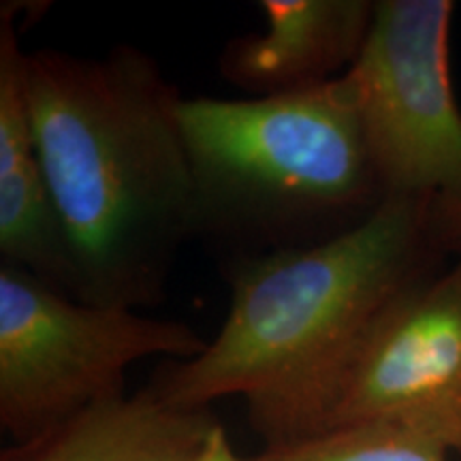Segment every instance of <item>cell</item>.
<instances>
[{
	"label": "cell",
	"mask_w": 461,
	"mask_h": 461,
	"mask_svg": "<svg viewBox=\"0 0 461 461\" xmlns=\"http://www.w3.org/2000/svg\"><path fill=\"white\" fill-rule=\"evenodd\" d=\"M32 135L71 250L77 299L152 308L197 235L182 95L132 45L24 54Z\"/></svg>",
	"instance_id": "obj_1"
},
{
	"label": "cell",
	"mask_w": 461,
	"mask_h": 461,
	"mask_svg": "<svg viewBox=\"0 0 461 461\" xmlns=\"http://www.w3.org/2000/svg\"><path fill=\"white\" fill-rule=\"evenodd\" d=\"M207 339L180 321L67 297L0 263V425L32 440L90 403L124 393V374L149 357L186 361Z\"/></svg>",
	"instance_id": "obj_4"
},
{
	"label": "cell",
	"mask_w": 461,
	"mask_h": 461,
	"mask_svg": "<svg viewBox=\"0 0 461 461\" xmlns=\"http://www.w3.org/2000/svg\"><path fill=\"white\" fill-rule=\"evenodd\" d=\"M248 461H448V451L428 438L389 425H346L263 447Z\"/></svg>",
	"instance_id": "obj_10"
},
{
	"label": "cell",
	"mask_w": 461,
	"mask_h": 461,
	"mask_svg": "<svg viewBox=\"0 0 461 461\" xmlns=\"http://www.w3.org/2000/svg\"><path fill=\"white\" fill-rule=\"evenodd\" d=\"M267 28L224 45L221 73L255 99L319 88L342 77L370 34V0H263Z\"/></svg>",
	"instance_id": "obj_8"
},
{
	"label": "cell",
	"mask_w": 461,
	"mask_h": 461,
	"mask_svg": "<svg viewBox=\"0 0 461 461\" xmlns=\"http://www.w3.org/2000/svg\"><path fill=\"white\" fill-rule=\"evenodd\" d=\"M428 229L436 252L461 257V201L429 199Z\"/></svg>",
	"instance_id": "obj_11"
},
{
	"label": "cell",
	"mask_w": 461,
	"mask_h": 461,
	"mask_svg": "<svg viewBox=\"0 0 461 461\" xmlns=\"http://www.w3.org/2000/svg\"><path fill=\"white\" fill-rule=\"evenodd\" d=\"M190 461H248V457L238 455V451H235L233 445H230V440L227 438V431H224V428L221 425V428L212 434L210 440H207V445L201 448L197 457Z\"/></svg>",
	"instance_id": "obj_12"
},
{
	"label": "cell",
	"mask_w": 461,
	"mask_h": 461,
	"mask_svg": "<svg viewBox=\"0 0 461 461\" xmlns=\"http://www.w3.org/2000/svg\"><path fill=\"white\" fill-rule=\"evenodd\" d=\"M429 199L389 197L353 230L230 263L229 312L205 350L149 380L180 408L244 397L265 447L312 436L357 339L403 286L434 269Z\"/></svg>",
	"instance_id": "obj_2"
},
{
	"label": "cell",
	"mask_w": 461,
	"mask_h": 461,
	"mask_svg": "<svg viewBox=\"0 0 461 461\" xmlns=\"http://www.w3.org/2000/svg\"><path fill=\"white\" fill-rule=\"evenodd\" d=\"M389 425L461 455V257L403 286L333 378L319 428Z\"/></svg>",
	"instance_id": "obj_6"
},
{
	"label": "cell",
	"mask_w": 461,
	"mask_h": 461,
	"mask_svg": "<svg viewBox=\"0 0 461 461\" xmlns=\"http://www.w3.org/2000/svg\"><path fill=\"white\" fill-rule=\"evenodd\" d=\"M451 0H380L346 71L384 194L461 201V109L451 82Z\"/></svg>",
	"instance_id": "obj_5"
},
{
	"label": "cell",
	"mask_w": 461,
	"mask_h": 461,
	"mask_svg": "<svg viewBox=\"0 0 461 461\" xmlns=\"http://www.w3.org/2000/svg\"><path fill=\"white\" fill-rule=\"evenodd\" d=\"M14 5L0 11V255L62 295L77 299V276L51 199L24 90V54Z\"/></svg>",
	"instance_id": "obj_7"
},
{
	"label": "cell",
	"mask_w": 461,
	"mask_h": 461,
	"mask_svg": "<svg viewBox=\"0 0 461 461\" xmlns=\"http://www.w3.org/2000/svg\"><path fill=\"white\" fill-rule=\"evenodd\" d=\"M221 428L212 408H180L152 387L90 403L0 461H190Z\"/></svg>",
	"instance_id": "obj_9"
},
{
	"label": "cell",
	"mask_w": 461,
	"mask_h": 461,
	"mask_svg": "<svg viewBox=\"0 0 461 461\" xmlns=\"http://www.w3.org/2000/svg\"><path fill=\"white\" fill-rule=\"evenodd\" d=\"M197 235L250 255L353 230L387 199L346 73L280 96L180 101Z\"/></svg>",
	"instance_id": "obj_3"
}]
</instances>
